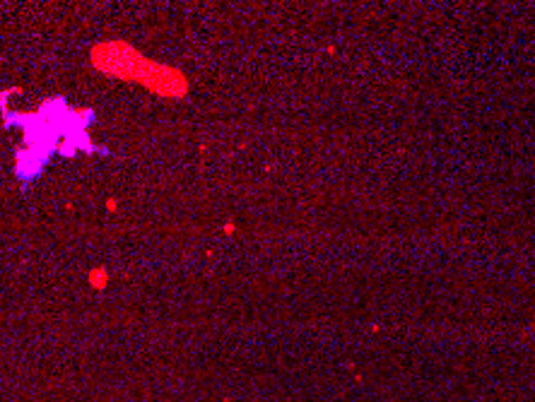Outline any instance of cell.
<instances>
[{
	"instance_id": "6da1fadb",
	"label": "cell",
	"mask_w": 535,
	"mask_h": 402,
	"mask_svg": "<svg viewBox=\"0 0 535 402\" xmlns=\"http://www.w3.org/2000/svg\"><path fill=\"white\" fill-rule=\"evenodd\" d=\"M89 65L108 80L138 84L161 99H183L191 92V80L176 65L147 58L138 46L123 39L97 41L89 46Z\"/></svg>"
},
{
	"instance_id": "7a4b0ae2",
	"label": "cell",
	"mask_w": 535,
	"mask_h": 402,
	"mask_svg": "<svg viewBox=\"0 0 535 402\" xmlns=\"http://www.w3.org/2000/svg\"><path fill=\"white\" fill-rule=\"evenodd\" d=\"M87 282H89V287L94 289V291H104L108 287V282H111V272H108L104 265H97V268H92L89 272H87Z\"/></svg>"
},
{
	"instance_id": "3957f363",
	"label": "cell",
	"mask_w": 535,
	"mask_h": 402,
	"mask_svg": "<svg viewBox=\"0 0 535 402\" xmlns=\"http://www.w3.org/2000/svg\"><path fill=\"white\" fill-rule=\"evenodd\" d=\"M107 210L108 212H116V210H118V200H116V198H107Z\"/></svg>"
},
{
	"instance_id": "277c9868",
	"label": "cell",
	"mask_w": 535,
	"mask_h": 402,
	"mask_svg": "<svg viewBox=\"0 0 535 402\" xmlns=\"http://www.w3.org/2000/svg\"><path fill=\"white\" fill-rule=\"evenodd\" d=\"M222 231H224V234L229 236V234H234V231H236V224H234V222H227V224L222 227Z\"/></svg>"
}]
</instances>
